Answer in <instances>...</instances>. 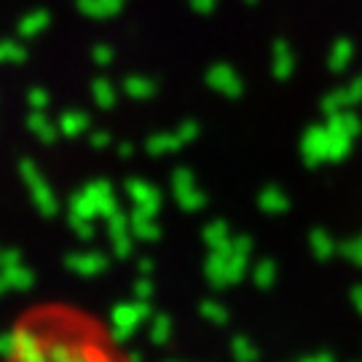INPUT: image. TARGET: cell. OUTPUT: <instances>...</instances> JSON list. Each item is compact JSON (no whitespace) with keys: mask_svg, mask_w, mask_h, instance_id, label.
Returning <instances> with one entry per match:
<instances>
[{"mask_svg":"<svg viewBox=\"0 0 362 362\" xmlns=\"http://www.w3.org/2000/svg\"><path fill=\"white\" fill-rule=\"evenodd\" d=\"M0 362H134L113 330L76 303L46 300L16 317Z\"/></svg>","mask_w":362,"mask_h":362,"instance_id":"cell-1","label":"cell"}]
</instances>
